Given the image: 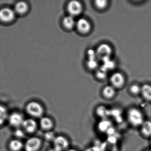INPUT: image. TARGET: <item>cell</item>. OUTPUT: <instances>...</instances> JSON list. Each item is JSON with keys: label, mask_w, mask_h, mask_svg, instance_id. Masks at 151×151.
Instances as JSON below:
<instances>
[{"label": "cell", "mask_w": 151, "mask_h": 151, "mask_svg": "<svg viewBox=\"0 0 151 151\" xmlns=\"http://www.w3.org/2000/svg\"><path fill=\"white\" fill-rule=\"evenodd\" d=\"M127 118L130 125L133 126L141 127L145 121L143 113L139 109L130 108L128 111Z\"/></svg>", "instance_id": "cell-1"}, {"label": "cell", "mask_w": 151, "mask_h": 151, "mask_svg": "<svg viewBox=\"0 0 151 151\" xmlns=\"http://www.w3.org/2000/svg\"><path fill=\"white\" fill-rule=\"evenodd\" d=\"M26 111L31 117L35 118H41L44 116L45 109L43 105L36 101H31L26 105Z\"/></svg>", "instance_id": "cell-2"}, {"label": "cell", "mask_w": 151, "mask_h": 151, "mask_svg": "<svg viewBox=\"0 0 151 151\" xmlns=\"http://www.w3.org/2000/svg\"><path fill=\"white\" fill-rule=\"evenodd\" d=\"M13 9L3 7L0 9V21L4 24H9L15 20L17 16Z\"/></svg>", "instance_id": "cell-3"}, {"label": "cell", "mask_w": 151, "mask_h": 151, "mask_svg": "<svg viewBox=\"0 0 151 151\" xmlns=\"http://www.w3.org/2000/svg\"><path fill=\"white\" fill-rule=\"evenodd\" d=\"M52 143L55 151H67L70 149V141L64 136H56Z\"/></svg>", "instance_id": "cell-4"}, {"label": "cell", "mask_w": 151, "mask_h": 151, "mask_svg": "<svg viewBox=\"0 0 151 151\" xmlns=\"http://www.w3.org/2000/svg\"><path fill=\"white\" fill-rule=\"evenodd\" d=\"M42 145V140L37 137H32L27 139L24 144L25 151H39Z\"/></svg>", "instance_id": "cell-5"}, {"label": "cell", "mask_w": 151, "mask_h": 151, "mask_svg": "<svg viewBox=\"0 0 151 151\" xmlns=\"http://www.w3.org/2000/svg\"><path fill=\"white\" fill-rule=\"evenodd\" d=\"M24 119L22 113L15 112L9 115L8 121L12 127L15 128H19L22 127Z\"/></svg>", "instance_id": "cell-6"}, {"label": "cell", "mask_w": 151, "mask_h": 151, "mask_svg": "<svg viewBox=\"0 0 151 151\" xmlns=\"http://www.w3.org/2000/svg\"><path fill=\"white\" fill-rule=\"evenodd\" d=\"M22 127L25 132L29 134L35 133L38 127V123L33 118L25 119Z\"/></svg>", "instance_id": "cell-7"}, {"label": "cell", "mask_w": 151, "mask_h": 151, "mask_svg": "<svg viewBox=\"0 0 151 151\" xmlns=\"http://www.w3.org/2000/svg\"><path fill=\"white\" fill-rule=\"evenodd\" d=\"M97 56L101 59L110 58L112 52L111 47L106 43H103L99 46L97 49Z\"/></svg>", "instance_id": "cell-8"}, {"label": "cell", "mask_w": 151, "mask_h": 151, "mask_svg": "<svg viewBox=\"0 0 151 151\" xmlns=\"http://www.w3.org/2000/svg\"><path fill=\"white\" fill-rule=\"evenodd\" d=\"M39 126L45 132L52 131L55 126V122L50 117L44 116L40 118Z\"/></svg>", "instance_id": "cell-9"}, {"label": "cell", "mask_w": 151, "mask_h": 151, "mask_svg": "<svg viewBox=\"0 0 151 151\" xmlns=\"http://www.w3.org/2000/svg\"><path fill=\"white\" fill-rule=\"evenodd\" d=\"M67 9L71 16H77L82 10V5L80 2L76 1H71L67 6Z\"/></svg>", "instance_id": "cell-10"}, {"label": "cell", "mask_w": 151, "mask_h": 151, "mask_svg": "<svg viewBox=\"0 0 151 151\" xmlns=\"http://www.w3.org/2000/svg\"><path fill=\"white\" fill-rule=\"evenodd\" d=\"M13 9L17 15L23 16L28 11L29 6L26 2L20 1L15 4Z\"/></svg>", "instance_id": "cell-11"}, {"label": "cell", "mask_w": 151, "mask_h": 151, "mask_svg": "<svg viewBox=\"0 0 151 151\" xmlns=\"http://www.w3.org/2000/svg\"><path fill=\"white\" fill-rule=\"evenodd\" d=\"M111 80L113 87H121L123 86L125 82L124 76L120 73L117 72L114 74L111 77Z\"/></svg>", "instance_id": "cell-12"}, {"label": "cell", "mask_w": 151, "mask_h": 151, "mask_svg": "<svg viewBox=\"0 0 151 151\" xmlns=\"http://www.w3.org/2000/svg\"><path fill=\"white\" fill-rule=\"evenodd\" d=\"M76 25L78 30L81 33H85L90 30V24L88 21L85 19H80L76 22Z\"/></svg>", "instance_id": "cell-13"}, {"label": "cell", "mask_w": 151, "mask_h": 151, "mask_svg": "<svg viewBox=\"0 0 151 151\" xmlns=\"http://www.w3.org/2000/svg\"><path fill=\"white\" fill-rule=\"evenodd\" d=\"M9 148L11 151H20L24 148V144L19 139H12L9 143Z\"/></svg>", "instance_id": "cell-14"}, {"label": "cell", "mask_w": 151, "mask_h": 151, "mask_svg": "<svg viewBox=\"0 0 151 151\" xmlns=\"http://www.w3.org/2000/svg\"><path fill=\"white\" fill-rule=\"evenodd\" d=\"M141 132L145 137H151V121H145L141 126Z\"/></svg>", "instance_id": "cell-15"}, {"label": "cell", "mask_w": 151, "mask_h": 151, "mask_svg": "<svg viewBox=\"0 0 151 151\" xmlns=\"http://www.w3.org/2000/svg\"><path fill=\"white\" fill-rule=\"evenodd\" d=\"M143 98L148 101L151 102V86L144 84L141 87V93Z\"/></svg>", "instance_id": "cell-16"}, {"label": "cell", "mask_w": 151, "mask_h": 151, "mask_svg": "<svg viewBox=\"0 0 151 151\" xmlns=\"http://www.w3.org/2000/svg\"><path fill=\"white\" fill-rule=\"evenodd\" d=\"M96 112L97 115L99 118H101L102 119H106V118L110 114L109 110L104 105H100L97 107Z\"/></svg>", "instance_id": "cell-17"}, {"label": "cell", "mask_w": 151, "mask_h": 151, "mask_svg": "<svg viewBox=\"0 0 151 151\" xmlns=\"http://www.w3.org/2000/svg\"><path fill=\"white\" fill-rule=\"evenodd\" d=\"M111 128V123L106 119H102L98 126V128L100 132H107Z\"/></svg>", "instance_id": "cell-18"}, {"label": "cell", "mask_w": 151, "mask_h": 151, "mask_svg": "<svg viewBox=\"0 0 151 151\" xmlns=\"http://www.w3.org/2000/svg\"><path fill=\"white\" fill-rule=\"evenodd\" d=\"M8 110L4 105H0V126H2L8 121L9 118Z\"/></svg>", "instance_id": "cell-19"}, {"label": "cell", "mask_w": 151, "mask_h": 151, "mask_svg": "<svg viewBox=\"0 0 151 151\" xmlns=\"http://www.w3.org/2000/svg\"><path fill=\"white\" fill-rule=\"evenodd\" d=\"M103 93L105 97L110 99L113 98L115 95V89L113 86H106L103 90Z\"/></svg>", "instance_id": "cell-20"}, {"label": "cell", "mask_w": 151, "mask_h": 151, "mask_svg": "<svg viewBox=\"0 0 151 151\" xmlns=\"http://www.w3.org/2000/svg\"><path fill=\"white\" fill-rule=\"evenodd\" d=\"M63 23L65 27L68 29H71L76 25L74 18L71 15L65 17L64 18Z\"/></svg>", "instance_id": "cell-21"}, {"label": "cell", "mask_w": 151, "mask_h": 151, "mask_svg": "<svg viewBox=\"0 0 151 151\" xmlns=\"http://www.w3.org/2000/svg\"><path fill=\"white\" fill-rule=\"evenodd\" d=\"M104 63V64L102 66V67H104L106 70H108L109 69H111L113 68L114 66V63L112 60L110 59V58L105 59L102 60Z\"/></svg>", "instance_id": "cell-22"}, {"label": "cell", "mask_w": 151, "mask_h": 151, "mask_svg": "<svg viewBox=\"0 0 151 151\" xmlns=\"http://www.w3.org/2000/svg\"><path fill=\"white\" fill-rule=\"evenodd\" d=\"M56 137V135L55 134L52 130V131L46 132L45 135H44V138L47 142H53Z\"/></svg>", "instance_id": "cell-23"}, {"label": "cell", "mask_w": 151, "mask_h": 151, "mask_svg": "<svg viewBox=\"0 0 151 151\" xmlns=\"http://www.w3.org/2000/svg\"><path fill=\"white\" fill-rule=\"evenodd\" d=\"M141 87L139 85L137 84H134L131 86L130 88V92L131 94L134 95H137L141 93Z\"/></svg>", "instance_id": "cell-24"}, {"label": "cell", "mask_w": 151, "mask_h": 151, "mask_svg": "<svg viewBox=\"0 0 151 151\" xmlns=\"http://www.w3.org/2000/svg\"><path fill=\"white\" fill-rule=\"evenodd\" d=\"M107 2V1L105 0H98L95 1V4L99 9H103L106 7Z\"/></svg>", "instance_id": "cell-25"}, {"label": "cell", "mask_w": 151, "mask_h": 151, "mask_svg": "<svg viewBox=\"0 0 151 151\" xmlns=\"http://www.w3.org/2000/svg\"><path fill=\"white\" fill-rule=\"evenodd\" d=\"M107 71V70H106L105 69H104V67L102 66L101 68H100L99 70L98 71L97 73L98 77H99V78H101V79L105 78V76H106Z\"/></svg>", "instance_id": "cell-26"}, {"label": "cell", "mask_w": 151, "mask_h": 151, "mask_svg": "<svg viewBox=\"0 0 151 151\" xmlns=\"http://www.w3.org/2000/svg\"><path fill=\"white\" fill-rule=\"evenodd\" d=\"M87 64L88 67L92 69L97 66V61L96 59H89Z\"/></svg>", "instance_id": "cell-27"}, {"label": "cell", "mask_w": 151, "mask_h": 151, "mask_svg": "<svg viewBox=\"0 0 151 151\" xmlns=\"http://www.w3.org/2000/svg\"><path fill=\"white\" fill-rule=\"evenodd\" d=\"M87 151H99V149L97 148H96V147H93V148H90L89 149H88V150H86Z\"/></svg>", "instance_id": "cell-28"}, {"label": "cell", "mask_w": 151, "mask_h": 151, "mask_svg": "<svg viewBox=\"0 0 151 151\" xmlns=\"http://www.w3.org/2000/svg\"><path fill=\"white\" fill-rule=\"evenodd\" d=\"M67 151H77L76 150H68Z\"/></svg>", "instance_id": "cell-29"}, {"label": "cell", "mask_w": 151, "mask_h": 151, "mask_svg": "<svg viewBox=\"0 0 151 151\" xmlns=\"http://www.w3.org/2000/svg\"><path fill=\"white\" fill-rule=\"evenodd\" d=\"M146 151H151V150H148Z\"/></svg>", "instance_id": "cell-30"}]
</instances>
